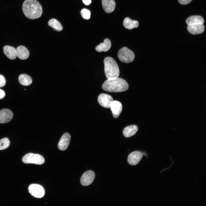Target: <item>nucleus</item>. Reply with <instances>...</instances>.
<instances>
[{"label":"nucleus","instance_id":"obj_1","mask_svg":"<svg viewBox=\"0 0 206 206\" xmlns=\"http://www.w3.org/2000/svg\"><path fill=\"white\" fill-rule=\"evenodd\" d=\"M22 10L26 17L32 19L39 18L42 13V6L36 0H25L23 4Z\"/></svg>","mask_w":206,"mask_h":206},{"label":"nucleus","instance_id":"obj_2","mask_svg":"<svg viewBox=\"0 0 206 206\" xmlns=\"http://www.w3.org/2000/svg\"><path fill=\"white\" fill-rule=\"evenodd\" d=\"M129 88L127 82L123 79L117 78L108 79L103 84L102 89L111 92H120L127 90Z\"/></svg>","mask_w":206,"mask_h":206},{"label":"nucleus","instance_id":"obj_3","mask_svg":"<svg viewBox=\"0 0 206 206\" xmlns=\"http://www.w3.org/2000/svg\"><path fill=\"white\" fill-rule=\"evenodd\" d=\"M104 72L108 79H115L118 78L119 75L118 66L115 61L112 57H106L104 61Z\"/></svg>","mask_w":206,"mask_h":206},{"label":"nucleus","instance_id":"obj_4","mask_svg":"<svg viewBox=\"0 0 206 206\" xmlns=\"http://www.w3.org/2000/svg\"><path fill=\"white\" fill-rule=\"evenodd\" d=\"M118 56L120 61L127 63L132 62L135 58L133 52L125 47L120 49L118 54Z\"/></svg>","mask_w":206,"mask_h":206},{"label":"nucleus","instance_id":"obj_5","mask_svg":"<svg viewBox=\"0 0 206 206\" xmlns=\"http://www.w3.org/2000/svg\"><path fill=\"white\" fill-rule=\"evenodd\" d=\"M22 161L25 164L41 165L44 163L45 159L43 156L39 154L28 153L23 157Z\"/></svg>","mask_w":206,"mask_h":206},{"label":"nucleus","instance_id":"obj_6","mask_svg":"<svg viewBox=\"0 0 206 206\" xmlns=\"http://www.w3.org/2000/svg\"><path fill=\"white\" fill-rule=\"evenodd\" d=\"M29 193L33 197L37 198H41L44 196L45 190L41 186L36 184L30 185L28 187Z\"/></svg>","mask_w":206,"mask_h":206},{"label":"nucleus","instance_id":"obj_7","mask_svg":"<svg viewBox=\"0 0 206 206\" xmlns=\"http://www.w3.org/2000/svg\"><path fill=\"white\" fill-rule=\"evenodd\" d=\"M95 178V174L93 171H88L85 172L82 176L80 179L81 184L84 186H87L91 184Z\"/></svg>","mask_w":206,"mask_h":206},{"label":"nucleus","instance_id":"obj_8","mask_svg":"<svg viewBox=\"0 0 206 206\" xmlns=\"http://www.w3.org/2000/svg\"><path fill=\"white\" fill-rule=\"evenodd\" d=\"M99 104L102 106L106 108H110L113 99L112 97L107 94L102 93L98 96V99Z\"/></svg>","mask_w":206,"mask_h":206},{"label":"nucleus","instance_id":"obj_9","mask_svg":"<svg viewBox=\"0 0 206 206\" xmlns=\"http://www.w3.org/2000/svg\"><path fill=\"white\" fill-rule=\"evenodd\" d=\"M143 156L142 153L139 151H134L130 153L128 156L127 161L128 163L131 165L137 164Z\"/></svg>","mask_w":206,"mask_h":206},{"label":"nucleus","instance_id":"obj_10","mask_svg":"<svg viewBox=\"0 0 206 206\" xmlns=\"http://www.w3.org/2000/svg\"><path fill=\"white\" fill-rule=\"evenodd\" d=\"M71 136L68 133H64L61 138L58 144V147L60 150L64 151L68 148L70 142Z\"/></svg>","mask_w":206,"mask_h":206},{"label":"nucleus","instance_id":"obj_11","mask_svg":"<svg viewBox=\"0 0 206 206\" xmlns=\"http://www.w3.org/2000/svg\"><path fill=\"white\" fill-rule=\"evenodd\" d=\"M110 108L113 117L115 118H118L122 111V106L121 103L117 101H113L111 104Z\"/></svg>","mask_w":206,"mask_h":206},{"label":"nucleus","instance_id":"obj_12","mask_svg":"<svg viewBox=\"0 0 206 206\" xmlns=\"http://www.w3.org/2000/svg\"><path fill=\"white\" fill-rule=\"evenodd\" d=\"M13 117V113L10 110L5 109L0 110V123L8 122L11 120Z\"/></svg>","mask_w":206,"mask_h":206},{"label":"nucleus","instance_id":"obj_13","mask_svg":"<svg viewBox=\"0 0 206 206\" xmlns=\"http://www.w3.org/2000/svg\"><path fill=\"white\" fill-rule=\"evenodd\" d=\"M189 32L193 35L199 34L203 33L205 29L203 24L189 25L187 27Z\"/></svg>","mask_w":206,"mask_h":206},{"label":"nucleus","instance_id":"obj_14","mask_svg":"<svg viewBox=\"0 0 206 206\" xmlns=\"http://www.w3.org/2000/svg\"><path fill=\"white\" fill-rule=\"evenodd\" d=\"M103 8L107 13H110L114 10L116 3L114 0H102Z\"/></svg>","mask_w":206,"mask_h":206},{"label":"nucleus","instance_id":"obj_15","mask_svg":"<svg viewBox=\"0 0 206 206\" xmlns=\"http://www.w3.org/2000/svg\"><path fill=\"white\" fill-rule=\"evenodd\" d=\"M17 56L20 59L25 60L27 59L29 56V52L27 49L23 46H19L16 49Z\"/></svg>","mask_w":206,"mask_h":206},{"label":"nucleus","instance_id":"obj_16","mask_svg":"<svg viewBox=\"0 0 206 206\" xmlns=\"http://www.w3.org/2000/svg\"><path fill=\"white\" fill-rule=\"evenodd\" d=\"M3 51L4 54L10 59L14 60L17 57L16 49L13 47L5 46L3 47Z\"/></svg>","mask_w":206,"mask_h":206},{"label":"nucleus","instance_id":"obj_17","mask_svg":"<svg viewBox=\"0 0 206 206\" xmlns=\"http://www.w3.org/2000/svg\"><path fill=\"white\" fill-rule=\"evenodd\" d=\"M203 18L199 15H193L189 17L186 21V23L188 25L198 24H203L204 23Z\"/></svg>","mask_w":206,"mask_h":206},{"label":"nucleus","instance_id":"obj_18","mask_svg":"<svg viewBox=\"0 0 206 206\" xmlns=\"http://www.w3.org/2000/svg\"><path fill=\"white\" fill-rule=\"evenodd\" d=\"M111 41L108 38L104 39V43H101L98 45L96 48V50L99 52L102 51L106 52L111 47Z\"/></svg>","mask_w":206,"mask_h":206},{"label":"nucleus","instance_id":"obj_19","mask_svg":"<svg viewBox=\"0 0 206 206\" xmlns=\"http://www.w3.org/2000/svg\"><path fill=\"white\" fill-rule=\"evenodd\" d=\"M138 130V127L136 125H131L125 127L123 130V134L126 137H129L135 134Z\"/></svg>","mask_w":206,"mask_h":206},{"label":"nucleus","instance_id":"obj_20","mask_svg":"<svg viewBox=\"0 0 206 206\" xmlns=\"http://www.w3.org/2000/svg\"><path fill=\"white\" fill-rule=\"evenodd\" d=\"M123 24L125 28L130 30L137 27L139 24L137 21L132 20L128 17L124 19Z\"/></svg>","mask_w":206,"mask_h":206},{"label":"nucleus","instance_id":"obj_21","mask_svg":"<svg viewBox=\"0 0 206 206\" xmlns=\"http://www.w3.org/2000/svg\"><path fill=\"white\" fill-rule=\"evenodd\" d=\"M18 80L20 83L22 85L27 86L30 85L32 82L31 77L26 74H22L19 77Z\"/></svg>","mask_w":206,"mask_h":206},{"label":"nucleus","instance_id":"obj_22","mask_svg":"<svg viewBox=\"0 0 206 206\" xmlns=\"http://www.w3.org/2000/svg\"><path fill=\"white\" fill-rule=\"evenodd\" d=\"M48 24L49 26L52 27L54 30L58 31H61L63 29L61 23L54 19H50L48 22Z\"/></svg>","mask_w":206,"mask_h":206},{"label":"nucleus","instance_id":"obj_23","mask_svg":"<svg viewBox=\"0 0 206 206\" xmlns=\"http://www.w3.org/2000/svg\"><path fill=\"white\" fill-rule=\"evenodd\" d=\"M10 142L7 138H5L0 140V150H3L9 146Z\"/></svg>","mask_w":206,"mask_h":206},{"label":"nucleus","instance_id":"obj_24","mask_svg":"<svg viewBox=\"0 0 206 206\" xmlns=\"http://www.w3.org/2000/svg\"><path fill=\"white\" fill-rule=\"evenodd\" d=\"M81 14L82 17L85 19H88L90 18V12L86 9H83L81 10Z\"/></svg>","mask_w":206,"mask_h":206},{"label":"nucleus","instance_id":"obj_25","mask_svg":"<svg viewBox=\"0 0 206 206\" xmlns=\"http://www.w3.org/2000/svg\"><path fill=\"white\" fill-rule=\"evenodd\" d=\"M6 80L4 77L0 74V87L4 86L5 84Z\"/></svg>","mask_w":206,"mask_h":206},{"label":"nucleus","instance_id":"obj_26","mask_svg":"<svg viewBox=\"0 0 206 206\" xmlns=\"http://www.w3.org/2000/svg\"><path fill=\"white\" fill-rule=\"evenodd\" d=\"M192 0H178L179 2L182 5H186L191 2Z\"/></svg>","mask_w":206,"mask_h":206},{"label":"nucleus","instance_id":"obj_27","mask_svg":"<svg viewBox=\"0 0 206 206\" xmlns=\"http://www.w3.org/2000/svg\"><path fill=\"white\" fill-rule=\"evenodd\" d=\"M5 93L4 91L0 89V100L2 99L5 96Z\"/></svg>","mask_w":206,"mask_h":206},{"label":"nucleus","instance_id":"obj_28","mask_svg":"<svg viewBox=\"0 0 206 206\" xmlns=\"http://www.w3.org/2000/svg\"><path fill=\"white\" fill-rule=\"evenodd\" d=\"M83 3L86 5H89L91 3V0H82Z\"/></svg>","mask_w":206,"mask_h":206}]
</instances>
